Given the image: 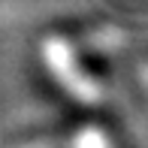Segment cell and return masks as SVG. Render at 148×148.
Instances as JSON below:
<instances>
[{"instance_id": "1", "label": "cell", "mask_w": 148, "mask_h": 148, "mask_svg": "<svg viewBox=\"0 0 148 148\" xmlns=\"http://www.w3.org/2000/svg\"><path fill=\"white\" fill-rule=\"evenodd\" d=\"M42 58L45 64H49L51 76L58 79V85L70 94L73 100H79V103H100V97H103V91H100V85L94 82L88 73H82V66H79L76 55H73V49L64 42V39H49V42L42 45Z\"/></svg>"}, {"instance_id": "2", "label": "cell", "mask_w": 148, "mask_h": 148, "mask_svg": "<svg viewBox=\"0 0 148 148\" xmlns=\"http://www.w3.org/2000/svg\"><path fill=\"white\" fill-rule=\"evenodd\" d=\"M73 148H112L109 139H106L103 130H97V127H88V130H82L76 136V142H73Z\"/></svg>"}, {"instance_id": "3", "label": "cell", "mask_w": 148, "mask_h": 148, "mask_svg": "<svg viewBox=\"0 0 148 148\" xmlns=\"http://www.w3.org/2000/svg\"><path fill=\"white\" fill-rule=\"evenodd\" d=\"M121 42H124V33H121V30H103V33H97L94 39H88L91 49H103V45H121Z\"/></svg>"}, {"instance_id": "4", "label": "cell", "mask_w": 148, "mask_h": 148, "mask_svg": "<svg viewBox=\"0 0 148 148\" xmlns=\"http://www.w3.org/2000/svg\"><path fill=\"white\" fill-rule=\"evenodd\" d=\"M27 148H73V145H64V142H36V145H27Z\"/></svg>"}, {"instance_id": "5", "label": "cell", "mask_w": 148, "mask_h": 148, "mask_svg": "<svg viewBox=\"0 0 148 148\" xmlns=\"http://www.w3.org/2000/svg\"><path fill=\"white\" fill-rule=\"evenodd\" d=\"M139 82L145 85V94H148V64H142V66H139Z\"/></svg>"}]
</instances>
